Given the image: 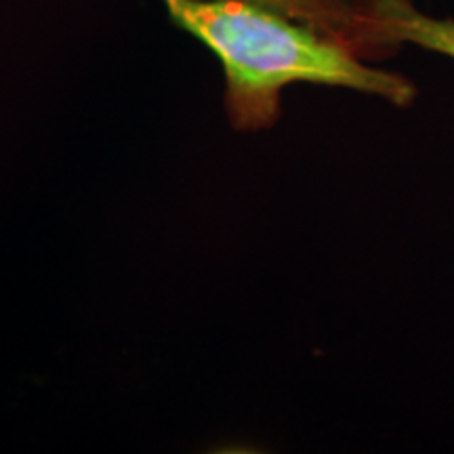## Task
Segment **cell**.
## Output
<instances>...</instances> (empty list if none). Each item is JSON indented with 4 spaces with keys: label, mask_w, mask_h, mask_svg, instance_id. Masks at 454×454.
<instances>
[{
    "label": "cell",
    "mask_w": 454,
    "mask_h": 454,
    "mask_svg": "<svg viewBox=\"0 0 454 454\" xmlns=\"http://www.w3.org/2000/svg\"><path fill=\"white\" fill-rule=\"evenodd\" d=\"M175 26L211 49L225 74V110L238 130L270 129L291 84H322L408 106L406 76L366 64L316 26L259 0H162Z\"/></svg>",
    "instance_id": "6da1fadb"
},
{
    "label": "cell",
    "mask_w": 454,
    "mask_h": 454,
    "mask_svg": "<svg viewBox=\"0 0 454 454\" xmlns=\"http://www.w3.org/2000/svg\"><path fill=\"white\" fill-rule=\"evenodd\" d=\"M282 13L316 26L337 38L364 59L389 55V47L379 32L374 17L356 0H259Z\"/></svg>",
    "instance_id": "7a4b0ae2"
},
{
    "label": "cell",
    "mask_w": 454,
    "mask_h": 454,
    "mask_svg": "<svg viewBox=\"0 0 454 454\" xmlns=\"http://www.w3.org/2000/svg\"><path fill=\"white\" fill-rule=\"evenodd\" d=\"M371 11L379 30L395 49L414 44L454 59V20L423 13L412 0H379Z\"/></svg>",
    "instance_id": "3957f363"
},
{
    "label": "cell",
    "mask_w": 454,
    "mask_h": 454,
    "mask_svg": "<svg viewBox=\"0 0 454 454\" xmlns=\"http://www.w3.org/2000/svg\"><path fill=\"white\" fill-rule=\"evenodd\" d=\"M356 3L360 4V7H364V9L371 11L372 4H374V3H379V0H356Z\"/></svg>",
    "instance_id": "277c9868"
}]
</instances>
